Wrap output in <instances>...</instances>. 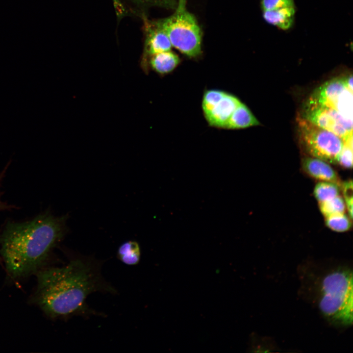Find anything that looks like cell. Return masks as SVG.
Returning <instances> with one entry per match:
<instances>
[{
  "instance_id": "cell-1",
  "label": "cell",
  "mask_w": 353,
  "mask_h": 353,
  "mask_svg": "<svg viewBox=\"0 0 353 353\" xmlns=\"http://www.w3.org/2000/svg\"><path fill=\"white\" fill-rule=\"evenodd\" d=\"M68 218L46 212L31 220L6 224L0 233V253L11 278L24 277L42 268L66 235Z\"/></svg>"
},
{
  "instance_id": "cell-2",
  "label": "cell",
  "mask_w": 353,
  "mask_h": 353,
  "mask_svg": "<svg viewBox=\"0 0 353 353\" xmlns=\"http://www.w3.org/2000/svg\"><path fill=\"white\" fill-rule=\"evenodd\" d=\"M36 274L34 302L51 318L82 311L87 297L103 287L94 267L81 259L61 267L41 268Z\"/></svg>"
},
{
  "instance_id": "cell-3",
  "label": "cell",
  "mask_w": 353,
  "mask_h": 353,
  "mask_svg": "<svg viewBox=\"0 0 353 353\" xmlns=\"http://www.w3.org/2000/svg\"><path fill=\"white\" fill-rule=\"evenodd\" d=\"M353 272L338 267L328 271L319 285L318 306L330 323L339 327L353 324Z\"/></svg>"
},
{
  "instance_id": "cell-4",
  "label": "cell",
  "mask_w": 353,
  "mask_h": 353,
  "mask_svg": "<svg viewBox=\"0 0 353 353\" xmlns=\"http://www.w3.org/2000/svg\"><path fill=\"white\" fill-rule=\"evenodd\" d=\"M171 16L153 21L168 36L172 45L184 55L195 58L201 54L202 34L195 16L186 8V0H178Z\"/></svg>"
},
{
  "instance_id": "cell-5",
  "label": "cell",
  "mask_w": 353,
  "mask_h": 353,
  "mask_svg": "<svg viewBox=\"0 0 353 353\" xmlns=\"http://www.w3.org/2000/svg\"><path fill=\"white\" fill-rule=\"evenodd\" d=\"M297 123L300 142L310 156L328 163H337L344 140L325 128L301 117L299 114Z\"/></svg>"
},
{
  "instance_id": "cell-6",
  "label": "cell",
  "mask_w": 353,
  "mask_h": 353,
  "mask_svg": "<svg viewBox=\"0 0 353 353\" xmlns=\"http://www.w3.org/2000/svg\"><path fill=\"white\" fill-rule=\"evenodd\" d=\"M353 90L348 87L345 76L332 78L315 89L306 100L332 109L353 122Z\"/></svg>"
},
{
  "instance_id": "cell-7",
  "label": "cell",
  "mask_w": 353,
  "mask_h": 353,
  "mask_svg": "<svg viewBox=\"0 0 353 353\" xmlns=\"http://www.w3.org/2000/svg\"><path fill=\"white\" fill-rule=\"evenodd\" d=\"M299 115L333 132L343 140L353 135V122L347 120L333 109L305 101Z\"/></svg>"
},
{
  "instance_id": "cell-8",
  "label": "cell",
  "mask_w": 353,
  "mask_h": 353,
  "mask_svg": "<svg viewBox=\"0 0 353 353\" xmlns=\"http://www.w3.org/2000/svg\"><path fill=\"white\" fill-rule=\"evenodd\" d=\"M240 102L235 95L226 92L205 118L208 125L212 127L224 129L227 121Z\"/></svg>"
},
{
  "instance_id": "cell-9",
  "label": "cell",
  "mask_w": 353,
  "mask_h": 353,
  "mask_svg": "<svg viewBox=\"0 0 353 353\" xmlns=\"http://www.w3.org/2000/svg\"><path fill=\"white\" fill-rule=\"evenodd\" d=\"M146 25L145 61L153 54L171 50L172 47L167 35L153 21H149Z\"/></svg>"
},
{
  "instance_id": "cell-10",
  "label": "cell",
  "mask_w": 353,
  "mask_h": 353,
  "mask_svg": "<svg viewBox=\"0 0 353 353\" xmlns=\"http://www.w3.org/2000/svg\"><path fill=\"white\" fill-rule=\"evenodd\" d=\"M303 170L311 177L319 180L329 181L341 185L340 180L328 163L317 158L308 156L302 160Z\"/></svg>"
},
{
  "instance_id": "cell-11",
  "label": "cell",
  "mask_w": 353,
  "mask_h": 353,
  "mask_svg": "<svg viewBox=\"0 0 353 353\" xmlns=\"http://www.w3.org/2000/svg\"><path fill=\"white\" fill-rule=\"evenodd\" d=\"M259 124L248 107L241 101L229 118L224 129H240L258 126Z\"/></svg>"
},
{
  "instance_id": "cell-12",
  "label": "cell",
  "mask_w": 353,
  "mask_h": 353,
  "mask_svg": "<svg viewBox=\"0 0 353 353\" xmlns=\"http://www.w3.org/2000/svg\"><path fill=\"white\" fill-rule=\"evenodd\" d=\"M295 7H282L263 11V18L268 24L282 30L290 28L294 22Z\"/></svg>"
},
{
  "instance_id": "cell-13",
  "label": "cell",
  "mask_w": 353,
  "mask_h": 353,
  "mask_svg": "<svg viewBox=\"0 0 353 353\" xmlns=\"http://www.w3.org/2000/svg\"><path fill=\"white\" fill-rule=\"evenodd\" d=\"M149 57L150 66L160 75L170 73L176 68L180 61L178 56L171 50L161 52Z\"/></svg>"
},
{
  "instance_id": "cell-14",
  "label": "cell",
  "mask_w": 353,
  "mask_h": 353,
  "mask_svg": "<svg viewBox=\"0 0 353 353\" xmlns=\"http://www.w3.org/2000/svg\"><path fill=\"white\" fill-rule=\"evenodd\" d=\"M117 256L121 261L130 266L137 264L141 257V250L137 242L129 240L122 243L119 247Z\"/></svg>"
},
{
  "instance_id": "cell-15",
  "label": "cell",
  "mask_w": 353,
  "mask_h": 353,
  "mask_svg": "<svg viewBox=\"0 0 353 353\" xmlns=\"http://www.w3.org/2000/svg\"><path fill=\"white\" fill-rule=\"evenodd\" d=\"M340 187L335 183L322 181L315 185L314 195L318 203H322L339 196Z\"/></svg>"
},
{
  "instance_id": "cell-16",
  "label": "cell",
  "mask_w": 353,
  "mask_h": 353,
  "mask_svg": "<svg viewBox=\"0 0 353 353\" xmlns=\"http://www.w3.org/2000/svg\"><path fill=\"white\" fill-rule=\"evenodd\" d=\"M227 92L218 89L205 90L203 93L202 108L204 117H207Z\"/></svg>"
},
{
  "instance_id": "cell-17",
  "label": "cell",
  "mask_w": 353,
  "mask_h": 353,
  "mask_svg": "<svg viewBox=\"0 0 353 353\" xmlns=\"http://www.w3.org/2000/svg\"><path fill=\"white\" fill-rule=\"evenodd\" d=\"M322 214L325 217L345 213L346 204L343 199L340 196L329 201L319 203Z\"/></svg>"
},
{
  "instance_id": "cell-18",
  "label": "cell",
  "mask_w": 353,
  "mask_h": 353,
  "mask_svg": "<svg viewBox=\"0 0 353 353\" xmlns=\"http://www.w3.org/2000/svg\"><path fill=\"white\" fill-rule=\"evenodd\" d=\"M325 218L326 226L335 231H346L352 225V219L345 213L333 215Z\"/></svg>"
},
{
  "instance_id": "cell-19",
  "label": "cell",
  "mask_w": 353,
  "mask_h": 353,
  "mask_svg": "<svg viewBox=\"0 0 353 353\" xmlns=\"http://www.w3.org/2000/svg\"><path fill=\"white\" fill-rule=\"evenodd\" d=\"M353 135L344 140L337 160V163L346 169H351L353 166Z\"/></svg>"
},
{
  "instance_id": "cell-20",
  "label": "cell",
  "mask_w": 353,
  "mask_h": 353,
  "mask_svg": "<svg viewBox=\"0 0 353 353\" xmlns=\"http://www.w3.org/2000/svg\"><path fill=\"white\" fill-rule=\"evenodd\" d=\"M134 3L144 6H155L167 9H175L177 1L176 0H130Z\"/></svg>"
},
{
  "instance_id": "cell-21",
  "label": "cell",
  "mask_w": 353,
  "mask_h": 353,
  "mask_svg": "<svg viewBox=\"0 0 353 353\" xmlns=\"http://www.w3.org/2000/svg\"><path fill=\"white\" fill-rule=\"evenodd\" d=\"M340 187L344 194L345 203L347 208L349 217L352 219L353 216V183L352 181L341 183Z\"/></svg>"
},
{
  "instance_id": "cell-22",
  "label": "cell",
  "mask_w": 353,
  "mask_h": 353,
  "mask_svg": "<svg viewBox=\"0 0 353 353\" xmlns=\"http://www.w3.org/2000/svg\"><path fill=\"white\" fill-rule=\"evenodd\" d=\"M261 6L262 11L295 7L294 0H261Z\"/></svg>"
},
{
  "instance_id": "cell-23",
  "label": "cell",
  "mask_w": 353,
  "mask_h": 353,
  "mask_svg": "<svg viewBox=\"0 0 353 353\" xmlns=\"http://www.w3.org/2000/svg\"><path fill=\"white\" fill-rule=\"evenodd\" d=\"M4 173H5V170H4L3 172H2V173H1V174L0 175V182L1 181V179L3 176V174ZM9 208H10V207L9 206V205H8L6 203H4L3 202H2L1 201L0 198V210L7 209Z\"/></svg>"
},
{
  "instance_id": "cell-24",
  "label": "cell",
  "mask_w": 353,
  "mask_h": 353,
  "mask_svg": "<svg viewBox=\"0 0 353 353\" xmlns=\"http://www.w3.org/2000/svg\"></svg>"
}]
</instances>
